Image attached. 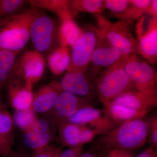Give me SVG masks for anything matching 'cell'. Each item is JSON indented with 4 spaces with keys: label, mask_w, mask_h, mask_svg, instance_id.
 Instances as JSON below:
<instances>
[{
    "label": "cell",
    "mask_w": 157,
    "mask_h": 157,
    "mask_svg": "<svg viewBox=\"0 0 157 157\" xmlns=\"http://www.w3.org/2000/svg\"><path fill=\"white\" fill-rule=\"evenodd\" d=\"M92 101L88 98H80L63 91L52 108L44 114L45 119L52 128L57 129L61 124L68 121L78 109L92 105Z\"/></svg>",
    "instance_id": "obj_9"
},
{
    "label": "cell",
    "mask_w": 157,
    "mask_h": 157,
    "mask_svg": "<svg viewBox=\"0 0 157 157\" xmlns=\"http://www.w3.org/2000/svg\"><path fill=\"white\" fill-rule=\"evenodd\" d=\"M27 3L24 0H0V19L20 13Z\"/></svg>",
    "instance_id": "obj_28"
},
{
    "label": "cell",
    "mask_w": 157,
    "mask_h": 157,
    "mask_svg": "<svg viewBox=\"0 0 157 157\" xmlns=\"http://www.w3.org/2000/svg\"><path fill=\"white\" fill-rule=\"evenodd\" d=\"M137 55L151 65L157 62V18L144 15L135 28Z\"/></svg>",
    "instance_id": "obj_8"
},
{
    "label": "cell",
    "mask_w": 157,
    "mask_h": 157,
    "mask_svg": "<svg viewBox=\"0 0 157 157\" xmlns=\"http://www.w3.org/2000/svg\"><path fill=\"white\" fill-rule=\"evenodd\" d=\"M30 39L28 10L0 19V49L21 52Z\"/></svg>",
    "instance_id": "obj_3"
},
{
    "label": "cell",
    "mask_w": 157,
    "mask_h": 157,
    "mask_svg": "<svg viewBox=\"0 0 157 157\" xmlns=\"http://www.w3.org/2000/svg\"><path fill=\"white\" fill-rule=\"evenodd\" d=\"M58 148L48 145L39 149L33 150L32 157H59Z\"/></svg>",
    "instance_id": "obj_31"
},
{
    "label": "cell",
    "mask_w": 157,
    "mask_h": 157,
    "mask_svg": "<svg viewBox=\"0 0 157 157\" xmlns=\"http://www.w3.org/2000/svg\"><path fill=\"white\" fill-rule=\"evenodd\" d=\"M28 11L30 38L34 50L45 56L59 45V23L45 11L31 8Z\"/></svg>",
    "instance_id": "obj_2"
},
{
    "label": "cell",
    "mask_w": 157,
    "mask_h": 157,
    "mask_svg": "<svg viewBox=\"0 0 157 157\" xmlns=\"http://www.w3.org/2000/svg\"><path fill=\"white\" fill-rule=\"evenodd\" d=\"M146 13L149 14L151 17L157 18V1L152 0L147 9Z\"/></svg>",
    "instance_id": "obj_36"
},
{
    "label": "cell",
    "mask_w": 157,
    "mask_h": 157,
    "mask_svg": "<svg viewBox=\"0 0 157 157\" xmlns=\"http://www.w3.org/2000/svg\"><path fill=\"white\" fill-rule=\"evenodd\" d=\"M1 89H0V91H1ZM3 102L2 100V99H1V98H0V103H1V102Z\"/></svg>",
    "instance_id": "obj_41"
},
{
    "label": "cell",
    "mask_w": 157,
    "mask_h": 157,
    "mask_svg": "<svg viewBox=\"0 0 157 157\" xmlns=\"http://www.w3.org/2000/svg\"><path fill=\"white\" fill-rule=\"evenodd\" d=\"M109 102L132 109L149 111L154 107H157L156 86L145 92L133 90Z\"/></svg>",
    "instance_id": "obj_15"
},
{
    "label": "cell",
    "mask_w": 157,
    "mask_h": 157,
    "mask_svg": "<svg viewBox=\"0 0 157 157\" xmlns=\"http://www.w3.org/2000/svg\"><path fill=\"white\" fill-rule=\"evenodd\" d=\"M150 157H157V152L155 151L152 155Z\"/></svg>",
    "instance_id": "obj_40"
},
{
    "label": "cell",
    "mask_w": 157,
    "mask_h": 157,
    "mask_svg": "<svg viewBox=\"0 0 157 157\" xmlns=\"http://www.w3.org/2000/svg\"><path fill=\"white\" fill-rule=\"evenodd\" d=\"M124 56L119 51L109 44L101 33L86 73L95 83L97 78L104 70L115 64Z\"/></svg>",
    "instance_id": "obj_10"
},
{
    "label": "cell",
    "mask_w": 157,
    "mask_h": 157,
    "mask_svg": "<svg viewBox=\"0 0 157 157\" xmlns=\"http://www.w3.org/2000/svg\"><path fill=\"white\" fill-rule=\"evenodd\" d=\"M104 106L103 113L118 126L130 121L144 117L148 110H140L129 108L109 102L103 103Z\"/></svg>",
    "instance_id": "obj_18"
},
{
    "label": "cell",
    "mask_w": 157,
    "mask_h": 157,
    "mask_svg": "<svg viewBox=\"0 0 157 157\" xmlns=\"http://www.w3.org/2000/svg\"><path fill=\"white\" fill-rule=\"evenodd\" d=\"M63 91L93 101L96 95L95 83L86 71L69 68L60 82Z\"/></svg>",
    "instance_id": "obj_12"
},
{
    "label": "cell",
    "mask_w": 157,
    "mask_h": 157,
    "mask_svg": "<svg viewBox=\"0 0 157 157\" xmlns=\"http://www.w3.org/2000/svg\"><path fill=\"white\" fill-rule=\"evenodd\" d=\"M25 157H30L29 156L27 155H25Z\"/></svg>",
    "instance_id": "obj_42"
},
{
    "label": "cell",
    "mask_w": 157,
    "mask_h": 157,
    "mask_svg": "<svg viewBox=\"0 0 157 157\" xmlns=\"http://www.w3.org/2000/svg\"><path fill=\"white\" fill-rule=\"evenodd\" d=\"M32 107L21 110H15L13 117L14 125L25 132L32 128L38 118Z\"/></svg>",
    "instance_id": "obj_27"
},
{
    "label": "cell",
    "mask_w": 157,
    "mask_h": 157,
    "mask_svg": "<svg viewBox=\"0 0 157 157\" xmlns=\"http://www.w3.org/2000/svg\"><path fill=\"white\" fill-rule=\"evenodd\" d=\"M14 124L13 117L3 102L0 103V155L9 154L14 144Z\"/></svg>",
    "instance_id": "obj_17"
},
{
    "label": "cell",
    "mask_w": 157,
    "mask_h": 157,
    "mask_svg": "<svg viewBox=\"0 0 157 157\" xmlns=\"http://www.w3.org/2000/svg\"><path fill=\"white\" fill-rule=\"evenodd\" d=\"M59 21L58 32L59 45L71 49L81 35L82 29L78 26L70 14Z\"/></svg>",
    "instance_id": "obj_19"
},
{
    "label": "cell",
    "mask_w": 157,
    "mask_h": 157,
    "mask_svg": "<svg viewBox=\"0 0 157 157\" xmlns=\"http://www.w3.org/2000/svg\"><path fill=\"white\" fill-rule=\"evenodd\" d=\"M148 134L149 142L151 144L152 147L157 146V114H154L148 118Z\"/></svg>",
    "instance_id": "obj_30"
},
{
    "label": "cell",
    "mask_w": 157,
    "mask_h": 157,
    "mask_svg": "<svg viewBox=\"0 0 157 157\" xmlns=\"http://www.w3.org/2000/svg\"><path fill=\"white\" fill-rule=\"evenodd\" d=\"M68 8L72 17L79 13L100 14L105 10L104 0H70L68 1Z\"/></svg>",
    "instance_id": "obj_22"
},
{
    "label": "cell",
    "mask_w": 157,
    "mask_h": 157,
    "mask_svg": "<svg viewBox=\"0 0 157 157\" xmlns=\"http://www.w3.org/2000/svg\"><path fill=\"white\" fill-rule=\"evenodd\" d=\"M83 146L69 147L65 150L59 148L58 151L59 157H80L83 153Z\"/></svg>",
    "instance_id": "obj_32"
},
{
    "label": "cell",
    "mask_w": 157,
    "mask_h": 157,
    "mask_svg": "<svg viewBox=\"0 0 157 157\" xmlns=\"http://www.w3.org/2000/svg\"><path fill=\"white\" fill-rule=\"evenodd\" d=\"M151 0H130L126 9L118 14H110L113 17L121 20L132 21L140 19L146 12Z\"/></svg>",
    "instance_id": "obj_25"
},
{
    "label": "cell",
    "mask_w": 157,
    "mask_h": 157,
    "mask_svg": "<svg viewBox=\"0 0 157 157\" xmlns=\"http://www.w3.org/2000/svg\"><path fill=\"white\" fill-rule=\"evenodd\" d=\"M25 154L11 151L9 154L3 157H25Z\"/></svg>",
    "instance_id": "obj_39"
},
{
    "label": "cell",
    "mask_w": 157,
    "mask_h": 157,
    "mask_svg": "<svg viewBox=\"0 0 157 157\" xmlns=\"http://www.w3.org/2000/svg\"><path fill=\"white\" fill-rule=\"evenodd\" d=\"M51 127L50 124L45 118H37L30 130L34 132L47 133L52 132Z\"/></svg>",
    "instance_id": "obj_33"
},
{
    "label": "cell",
    "mask_w": 157,
    "mask_h": 157,
    "mask_svg": "<svg viewBox=\"0 0 157 157\" xmlns=\"http://www.w3.org/2000/svg\"><path fill=\"white\" fill-rule=\"evenodd\" d=\"M32 85L22 77L12 75L5 87L9 104L15 110H21L31 107L33 94Z\"/></svg>",
    "instance_id": "obj_14"
},
{
    "label": "cell",
    "mask_w": 157,
    "mask_h": 157,
    "mask_svg": "<svg viewBox=\"0 0 157 157\" xmlns=\"http://www.w3.org/2000/svg\"><path fill=\"white\" fill-rule=\"evenodd\" d=\"M81 126L80 130V144L83 146L84 144L89 143L97 135L96 132L88 127L85 125Z\"/></svg>",
    "instance_id": "obj_34"
},
{
    "label": "cell",
    "mask_w": 157,
    "mask_h": 157,
    "mask_svg": "<svg viewBox=\"0 0 157 157\" xmlns=\"http://www.w3.org/2000/svg\"><path fill=\"white\" fill-rule=\"evenodd\" d=\"M148 134V119L145 117L117 126L97 140L98 147L106 150L114 148L135 150L144 146Z\"/></svg>",
    "instance_id": "obj_1"
},
{
    "label": "cell",
    "mask_w": 157,
    "mask_h": 157,
    "mask_svg": "<svg viewBox=\"0 0 157 157\" xmlns=\"http://www.w3.org/2000/svg\"><path fill=\"white\" fill-rule=\"evenodd\" d=\"M57 130L60 140L63 146L69 147L81 145L80 141L81 126L71 123L67 121L61 124Z\"/></svg>",
    "instance_id": "obj_24"
},
{
    "label": "cell",
    "mask_w": 157,
    "mask_h": 157,
    "mask_svg": "<svg viewBox=\"0 0 157 157\" xmlns=\"http://www.w3.org/2000/svg\"><path fill=\"white\" fill-rule=\"evenodd\" d=\"M95 88L97 94L102 103L113 101L119 96L135 90L124 69L121 59L99 75L95 82Z\"/></svg>",
    "instance_id": "obj_4"
},
{
    "label": "cell",
    "mask_w": 157,
    "mask_h": 157,
    "mask_svg": "<svg viewBox=\"0 0 157 157\" xmlns=\"http://www.w3.org/2000/svg\"><path fill=\"white\" fill-rule=\"evenodd\" d=\"M102 114L100 109L90 105L78 109L68 121L78 125L86 126L94 130L97 135H102L117 126L105 114Z\"/></svg>",
    "instance_id": "obj_13"
},
{
    "label": "cell",
    "mask_w": 157,
    "mask_h": 157,
    "mask_svg": "<svg viewBox=\"0 0 157 157\" xmlns=\"http://www.w3.org/2000/svg\"><path fill=\"white\" fill-rule=\"evenodd\" d=\"M155 151L154 150L152 147L147 148L141 152L137 157H150L151 155Z\"/></svg>",
    "instance_id": "obj_37"
},
{
    "label": "cell",
    "mask_w": 157,
    "mask_h": 157,
    "mask_svg": "<svg viewBox=\"0 0 157 157\" xmlns=\"http://www.w3.org/2000/svg\"><path fill=\"white\" fill-rule=\"evenodd\" d=\"M121 61L124 69L134 84L136 90L145 92L156 86V70L139 57L137 54L124 56Z\"/></svg>",
    "instance_id": "obj_7"
},
{
    "label": "cell",
    "mask_w": 157,
    "mask_h": 157,
    "mask_svg": "<svg viewBox=\"0 0 157 157\" xmlns=\"http://www.w3.org/2000/svg\"><path fill=\"white\" fill-rule=\"evenodd\" d=\"M45 64V56L42 53L35 50L26 51L17 57L12 75L21 76L33 85L42 78Z\"/></svg>",
    "instance_id": "obj_11"
},
{
    "label": "cell",
    "mask_w": 157,
    "mask_h": 157,
    "mask_svg": "<svg viewBox=\"0 0 157 157\" xmlns=\"http://www.w3.org/2000/svg\"><path fill=\"white\" fill-rule=\"evenodd\" d=\"M31 8H36L52 12L61 20L70 14L67 0H29Z\"/></svg>",
    "instance_id": "obj_23"
},
{
    "label": "cell",
    "mask_w": 157,
    "mask_h": 157,
    "mask_svg": "<svg viewBox=\"0 0 157 157\" xmlns=\"http://www.w3.org/2000/svg\"><path fill=\"white\" fill-rule=\"evenodd\" d=\"M53 139L52 132L41 133L29 130L25 132L22 143L25 147L34 150L47 146Z\"/></svg>",
    "instance_id": "obj_26"
},
{
    "label": "cell",
    "mask_w": 157,
    "mask_h": 157,
    "mask_svg": "<svg viewBox=\"0 0 157 157\" xmlns=\"http://www.w3.org/2000/svg\"><path fill=\"white\" fill-rule=\"evenodd\" d=\"M19 52L0 49V89L5 87L12 76Z\"/></svg>",
    "instance_id": "obj_21"
},
{
    "label": "cell",
    "mask_w": 157,
    "mask_h": 157,
    "mask_svg": "<svg viewBox=\"0 0 157 157\" xmlns=\"http://www.w3.org/2000/svg\"><path fill=\"white\" fill-rule=\"evenodd\" d=\"M104 8L109 10L111 14L123 12L130 3V0H104Z\"/></svg>",
    "instance_id": "obj_29"
},
{
    "label": "cell",
    "mask_w": 157,
    "mask_h": 157,
    "mask_svg": "<svg viewBox=\"0 0 157 157\" xmlns=\"http://www.w3.org/2000/svg\"><path fill=\"white\" fill-rule=\"evenodd\" d=\"M49 69L55 75H59L67 71L71 63V49L58 45L47 55Z\"/></svg>",
    "instance_id": "obj_20"
},
{
    "label": "cell",
    "mask_w": 157,
    "mask_h": 157,
    "mask_svg": "<svg viewBox=\"0 0 157 157\" xmlns=\"http://www.w3.org/2000/svg\"><path fill=\"white\" fill-rule=\"evenodd\" d=\"M95 15L98 28L110 45L124 56L137 54V42L130 30L132 21L121 20L113 23L102 14Z\"/></svg>",
    "instance_id": "obj_5"
},
{
    "label": "cell",
    "mask_w": 157,
    "mask_h": 157,
    "mask_svg": "<svg viewBox=\"0 0 157 157\" xmlns=\"http://www.w3.org/2000/svg\"><path fill=\"white\" fill-rule=\"evenodd\" d=\"M63 92L59 82H51L33 94L31 107L36 113L45 114L52 108Z\"/></svg>",
    "instance_id": "obj_16"
},
{
    "label": "cell",
    "mask_w": 157,
    "mask_h": 157,
    "mask_svg": "<svg viewBox=\"0 0 157 157\" xmlns=\"http://www.w3.org/2000/svg\"><path fill=\"white\" fill-rule=\"evenodd\" d=\"M107 157H135L130 151L114 148L107 151Z\"/></svg>",
    "instance_id": "obj_35"
},
{
    "label": "cell",
    "mask_w": 157,
    "mask_h": 157,
    "mask_svg": "<svg viewBox=\"0 0 157 157\" xmlns=\"http://www.w3.org/2000/svg\"><path fill=\"white\" fill-rule=\"evenodd\" d=\"M80 157H101L98 155L97 154L95 153L94 152L91 151H88L86 152L82 153Z\"/></svg>",
    "instance_id": "obj_38"
},
{
    "label": "cell",
    "mask_w": 157,
    "mask_h": 157,
    "mask_svg": "<svg viewBox=\"0 0 157 157\" xmlns=\"http://www.w3.org/2000/svg\"><path fill=\"white\" fill-rule=\"evenodd\" d=\"M101 35L98 28L91 24L84 26L81 35L71 48V63L69 68L86 71Z\"/></svg>",
    "instance_id": "obj_6"
}]
</instances>
